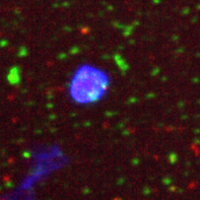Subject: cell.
<instances>
[{"label":"cell","instance_id":"1","mask_svg":"<svg viewBox=\"0 0 200 200\" xmlns=\"http://www.w3.org/2000/svg\"><path fill=\"white\" fill-rule=\"evenodd\" d=\"M109 85L110 79L102 69L92 65H82L72 75L69 94L77 104H92L105 96Z\"/></svg>","mask_w":200,"mask_h":200}]
</instances>
